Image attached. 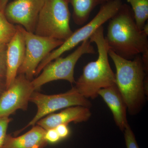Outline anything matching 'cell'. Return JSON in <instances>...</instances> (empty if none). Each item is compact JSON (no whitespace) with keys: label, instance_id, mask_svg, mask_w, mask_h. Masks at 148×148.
Returning a JSON list of instances; mask_svg holds the SVG:
<instances>
[{"label":"cell","instance_id":"cell-1","mask_svg":"<svg viewBox=\"0 0 148 148\" xmlns=\"http://www.w3.org/2000/svg\"><path fill=\"white\" fill-rule=\"evenodd\" d=\"M109 20L105 38L111 50L127 60L148 54V34L138 28L129 5L123 3Z\"/></svg>","mask_w":148,"mask_h":148},{"label":"cell","instance_id":"cell-2","mask_svg":"<svg viewBox=\"0 0 148 148\" xmlns=\"http://www.w3.org/2000/svg\"><path fill=\"white\" fill-rule=\"evenodd\" d=\"M109 56L115 66L116 85L126 104L129 114H138L144 106L148 93V70L141 55L127 60L117 55L110 49Z\"/></svg>","mask_w":148,"mask_h":148},{"label":"cell","instance_id":"cell-3","mask_svg":"<svg viewBox=\"0 0 148 148\" xmlns=\"http://www.w3.org/2000/svg\"><path fill=\"white\" fill-rule=\"evenodd\" d=\"M89 39L90 42L96 45L98 57L84 67L82 74L76 82L75 87L85 98L94 99L98 96L101 89L116 84V75L109 63L110 47L105 38L103 26Z\"/></svg>","mask_w":148,"mask_h":148},{"label":"cell","instance_id":"cell-4","mask_svg":"<svg viewBox=\"0 0 148 148\" xmlns=\"http://www.w3.org/2000/svg\"><path fill=\"white\" fill-rule=\"evenodd\" d=\"M69 5L66 0H45L34 34L64 41L67 40L73 33L70 27Z\"/></svg>","mask_w":148,"mask_h":148},{"label":"cell","instance_id":"cell-5","mask_svg":"<svg viewBox=\"0 0 148 148\" xmlns=\"http://www.w3.org/2000/svg\"><path fill=\"white\" fill-rule=\"evenodd\" d=\"M123 4L121 0H110L102 4L99 11L92 20L81 28L73 32L59 47L51 51L40 63L36 71V76L40 73L47 64L63 53L71 50L80 43L89 40L90 37L103 24L116 13Z\"/></svg>","mask_w":148,"mask_h":148},{"label":"cell","instance_id":"cell-6","mask_svg":"<svg viewBox=\"0 0 148 148\" xmlns=\"http://www.w3.org/2000/svg\"><path fill=\"white\" fill-rule=\"evenodd\" d=\"M95 49L89 40L83 42L73 52L65 58L61 56L49 63L43 68L39 75L32 81L35 90H40L48 83L64 80L75 83L74 78L75 66L79 58L86 54H95Z\"/></svg>","mask_w":148,"mask_h":148},{"label":"cell","instance_id":"cell-7","mask_svg":"<svg viewBox=\"0 0 148 148\" xmlns=\"http://www.w3.org/2000/svg\"><path fill=\"white\" fill-rule=\"evenodd\" d=\"M30 102L36 106V114L25 127L15 132L16 135L29 126L36 125L40 119L58 110L75 106L90 108L92 106L90 101L81 95L75 86L67 92L54 95H45L35 90L30 98Z\"/></svg>","mask_w":148,"mask_h":148},{"label":"cell","instance_id":"cell-8","mask_svg":"<svg viewBox=\"0 0 148 148\" xmlns=\"http://www.w3.org/2000/svg\"><path fill=\"white\" fill-rule=\"evenodd\" d=\"M17 26L23 34L26 47L25 56L18 69V75L23 74L32 81L40 63L51 51L60 46L64 41L41 36L27 32L20 25Z\"/></svg>","mask_w":148,"mask_h":148},{"label":"cell","instance_id":"cell-9","mask_svg":"<svg viewBox=\"0 0 148 148\" xmlns=\"http://www.w3.org/2000/svg\"><path fill=\"white\" fill-rule=\"evenodd\" d=\"M32 83L23 74H18L0 96V117H9L18 110H27L32 93Z\"/></svg>","mask_w":148,"mask_h":148},{"label":"cell","instance_id":"cell-10","mask_svg":"<svg viewBox=\"0 0 148 148\" xmlns=\"http://www.w3.org/2000/svg\"><path fill=\"white\" fill-rule=\"evenodd\" d=\"M45 0H14L7 5L4 14L12 24L34 33L40 12Z\"/></svg>","mask_w":148,"mask_h":148},{"label":"cell","instance_id":"cell-11","mask_svg":"<svg viewBox=\"0 0 148 148\" xmlns=\"http://www.w3.org/2000/svg\"><path fill=\"white\" fill-rule=\"evenodd\" d=\"M90 109L82 106L69 107L60 112L48 115L37 122L36 124L46 130L55 128L61 124L68 125L71 122L77 123L86 122L91 116Z\"/></svg>","mask_w":148,"mask_h":148},{"label":"cell","instance_id":"cell-12","mask_svg":"<svg viewBox=\"0 0 148 148\" xmlns=\"http://www.w3.org/2000/svg\"><path fill=\"white\" fill-rule=\"evenodd\" d=\"M16 28V34L7 44V71L5 79L6 88L17 76L18 69L25 56L26 47L24 37L17 25Z\"/></svg>","mask_w":148,"mask_h":148},{"label":"cell","instance_id":"cell-13","mask_svg":"<svg viewBox=\"0 0 148 148\" xmlns=\"http://www.w3.org/2000/svg\"><path fill=\"white\" fill-rule=\"evenodd\" d=\"M98 95L102 97L110 108L117 126L122 131H124L129 125L127 107L116 85L101 89Z\"/></svg>","mask_w":148,"mask_h":148},{"label":"cell","instance_id":"cell-14","mask_svg":"<svg viewBox=\"0 0 148 148\" xmlns=\"http://www.w3.org/2000/svg\"><path fill=\"white\" fill-rule=\"evenodd\" d=\"M45 132V130L36 125L21 136L7 135L2 148H44L48 144Z\"/></svg>","mask_w":148,"mask_h":148},{"label":"cell","instance_id":"cell-15","mask_svg":"<svg viewBox=\"0 0 148 148\" xmlns=\"http://www.w3.org/2000/svg\"><path fill=\"white\" fill-rule=\"evenodd\" d=\"M73 8V18L75 24L84 25L88 21L91 12L99 5L101 0H66Z\"/></svg>","mask_w":148,"mask_h":148},{"label":"cell","instance_id":"cell-16","mask_svg":"<svg viewBox=\"0 0 148 148\" xmlns=\"http://www.w3.org/2000/svg\"><path fill=\"white\" fill-rule=\"evenodd\" d=\"M131 5L138 28L142 30L148 18V0H127Z\"/></svg>","mask_w":148,"mask_h":148},{"label":"cell","instance_id":"cell-17","mask_svg":"<svg viewBox=\"0 0 148 148\" xmlns=\"http://www.w3.org/2000/svg\"><path fill=\"white\" fill-rule=\"evenodd\" d=\"M16 26L12 24L0 11V44H8L16 34Z\"/></svg>","mask_w":148,"mask_h":148},{"label":"cell","instance_id":"cell-18","mask_svg":"<svg viewBox=\"0 0 148 148\" xmlns=\"http://www.w3.org/2000/svg\"><path fill=\"white\" fill-rule=\"evenodd\" d=\"M7 44H0V79L5 81L7 71Z\"/></svg>","mask_w":148,"mask_h":148},{"label":"cell","instance_id":"cell-19","mask_svg":"<svg viewBox=\"0 0 148 148\" xmlns=\"http://www.w3.org/2000/svg\"><path fill=\"white\" fill-rule=\"evenodd\" d=\"M124 138L127 148H139L135 135L129 125L124 130Z\"/></svg>","mask_w":148,"mask_h":148},{"label":"cell","instance_id":"cell-20","mask_svg":"<svg viewBox=\"0 0 148 148\" xmlns=\"http://www.w3.org/2000/svg\"><path fill=\"white\" fill-rule=\"evenodd\" d=\"M12 120L9 117H0V148H2L10 123Z\"/></svg>","mask_w":148,"mask_h":148},{"label":"cell","instance_id":"cell-21","mask_svg":"<svg viewBox=\"0 0 148 148\" xmlns=\"http://www.w3.org/2000/svg\"><path fill=\"white\" fill-rule=\"evenodd\" d=\"M45 139L48 143L55 144L61 140L55 128L46 130Z\"/></svg>","mask_w":148,"mask_h":148},{"label":"cell","instance_id":"cell-22","mask_svg":"<svg viewBox=\"0 0 148 148\" xmlns=\"http://www.w3.org/2000/svg\"><path fill=\"white\" fill-rule=\"evenodd\" d=\"M55 128L61 139L67 138L70 133V130L68 125H60Z\"/></svg>","mask_w":148,"mask_h":148},{"label":"cell","instance_id":"cell-23","mask_svg":"<svg viewBox=\"0 0 148 148\" xmlns=\"http://www.w3.org/2000/svg\"><path fill=\"white\" fill-rule=\"evenodd\" d=\"M9 0H0V11L3 12Z\"/></svg>","mask_w":148,"mask_h":148},{"label":"cell","instance_id":"cell-24","mask_svg":"<svg viewBox=\"0 0 148 148\" xmlns=\"http://www.w3.org/2000/svg\"><path fill=\"white\" fill-rule=\"evenodd\" d=\"M6 89L5 81L0 79V96Z\"/></svg>","mask_w":148,"mask_h":148},{"label":"cell","instance_id":"cell-25","mask_svg":"<svg viewBox=\"0 0 148 148\" xmlns=\"http://www.w3.org/2000/svg\"><path fill=\"white\" fill-rule=\"evenodd\" d=\"M110 1V0H101V4L107 2L109 1Z\"/></svg>","mask_w":148,"mask_h":148}]
</instances>
